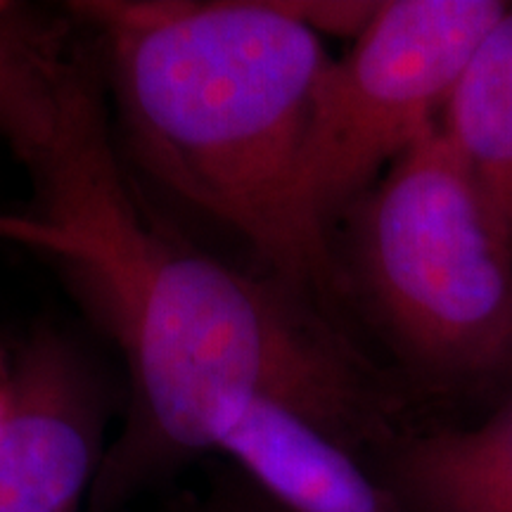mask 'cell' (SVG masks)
<instances>
[{
  "instance_id": "obj_11",
  "label": "cell",
  "mask_w": 512,
  "mask_h": 512,
  "mask_svg": "<svg viewBox=\"0 0 512 512\" xmlns=\"http://www.w3.org/2000/svg\"><path fill=\"white\" fill-rule=\"evenodd\" d=\"M0 238H8L22 245H29L41 252L55 254L57 247L62 245L60 233L53 223L46 219H24V216H0Z\"/></svg>"
},
{
  "instance_id": "obj_1",
  "label": "cell",
  "mask_w": 512,
  "mask_h": 512,
  "mask_svg": "<svg viewBox=\"0 0 512 512\" xmlns=\"http://www.w3.org/2000/svg\"><path fill=\"white\" fill-rule=\"evenodd\" d=\"M43 219L72 245L117 337L133 408L107 448L91 503L107 512L152 477L211 451L254 399L304 415L354 451L373 411L339 351L273 287L157 233L128 195L93 83L69 67L60 112L34 164Z\"/></svg>"
},
{
  "instance_id": "obj_2",
  "label": "cell",
  "mask_w": 512,
  "mask_h": 512,
  "mask_svg": "<svg viewBox=\"0 0 512 512\" xmlns=\"http://www.w3.org/2000/svg\"><path fill=\"white\" fill-rule=\"evenodd\" d=\"M147 169L245 238L285 285L320 283L325 228L302 195L320 38L285 0L83 3Z\"/></svg>"
},
{
  "instance_id": "obj_13",
  "label": "cell",
  "mask_w": 512,
  "mask_h": 512,
  "mask_svg": "<svg viewBox=\"0 0 512 512\" xmlns=\"http://www.w3.org/2000/svg\"><path fill=\"white\" fill-rule=\"evenodd\" d=\"M5 401H8V387H0V415L5 411Z\"/></svg>"
},
{
  "instance_id": "obj_7",
  "label": "cell",
  "mask_w": 512,
  "mask_h": 512,
  "mask_svg": "<svg viewBox=\"0 0 512 512\" xmlns=\"http://www.w3.org/2000/svg\"><path fill=\"white\" fill-rule=\"evenodd\" d=\"M384 486L403 512H512V399L477 427L396 441Z\"/></svg>"
},
{
  "instance_id": "obj_8",
  "label": "cell",
  "mask_w": 512,
  "mask_h": 512,
  "mask_svg": "<svg viewBox=\"0 0 512 512\" xmlns=\"http://www.w3.org/2000/svg\"><path fill=\"white\" fill-rule=\"evenodd\" d=\"M441 131L512 242V8L486 31L465 64L441 117Z\"/></svg>"
},
{
  "instance_id": "obj_9",
  "label": "cell",
  "mask_w": 512,
  "mask_h": 512,
  "mask_svg": "<svg viewBox=\"0 0 512 512\" xmlns=\"http://www.w3.org/2000/svg\"><path fill=\"white\" fill-rule=\"evenodd\" d=\"M67 72L41 38L0 19V138L29 164L53 136Z\"/></svg>"
},
{
  "instance_id": "obj_3",
  "label": "cell",
  "mask_w": 512,
  "mask_h": 512,
  "mask_svg": "<svg viewBox=\"0 0 512 512\" xmlns=\"http://www.w3.org/2000/svg\"><path fill=\"white\" fill-rule=\"evenodd\" d=\"M358 259L382 320L422 366L475 375L512 354V242L441 126L377 185Z\"/></svg>"
},
{
  "instance_id": "obj_4",
  "label": "cell",
  "mask_w": 512,
  "mask_h": 512,
  "mask_svg": "<svg viewBox=\"0 0 512 512\" xmlns=\"http://www.w3.org/2000/svg\"><path fill=\"white\" fill-rule=\"evenodd\" d=\"M508 5L389 0L313 95L302 195L325 228L335 209L441 126L453 88Z\"/></svg>"
},
{
  "instance_id": "obj_5",
  "label": "cell",
  "mask_w": 512,
  "mask_h": 512,
  "mask_svg": "<svg viewBox=\"0 0 512 512\" xmlns=\"http://www.w3.org/2000/svg\"><path fill=\"white\" fill-rule=\"evenodd\" d=\"M102 458V408L62 339H34L0 415V512H79Z\"/></svg>"
},
{
  "instance_id": "obj_12",
  "label": "cell",
  "mask_w": 512,
  "mask_h": 512,
  "mask_svg": "<svg viewBox=\"0 0 512 512\" xmlns=\"http://www.w3.org/2000/svg\"><path fill=\"white\" fill-rule=\"evenodd\" d=\"M223 512H285V510H280L278 505H273L271 501H268V498H264V496H256L254 501H245V503H235L233 508H228V510H223Z\"/></svg>"
},
{
  "instance_id": "obj_10",
  "label": "cell",
  "mask_w": 512,
  "mask_h": 512,
  "mask_svg": "<svg viewBox=\"0 0 512 512\" xmlns=\"http://www.w3.org/2000/svg\"><path fill=\"white\" fill-rule=\"evenodd\" d=\"M380 5L382 3H363V0H323V3L290 0L287 8L316 34L330 31V34L358 38L373 22Z\"/></svg>"
},
{
  "instance_id": "obj_6",
  "label": "cell",
  "mask_w": 512,
  "mask_h": 512,
  "mask_svg": "<svg viewBox=\"0 0 512 512\" xmlns=\"http://www.w3.org/2000/svg\"><path fill=\"white\" fill-rule=\"evenodd\" d=\"M216 451L285 512H403L349 446L273 399L249 401Z\"/></svg>"
}]
</instances>
